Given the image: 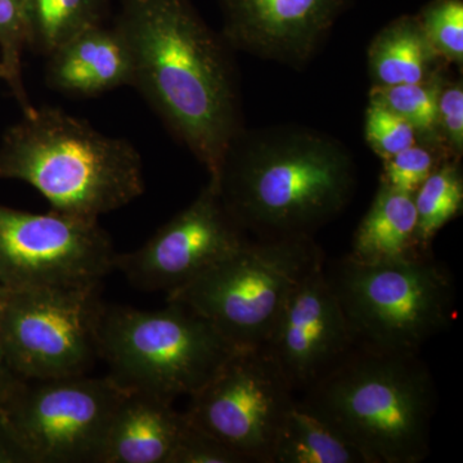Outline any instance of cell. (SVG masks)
<instances>
[{"label":"cell","instance_id":"22","mask_svg":"<svg viewBox=\"0 0 463 463\" xmlns=\"http://www.w3.org/2000/svg\"><path fill=\"white\" fill-rule=\"evenodd\" d=\"M443 81L440 72H438L422 83L392 85V87H374L373 85L370 91V99L383 103L395 114L404 118L408 123L412 124L416 132L419 133L420 142L437 146L446 152V149L441 147L438 137V100Z\"/></svg>","mask_w":463,"mask_h":463},{"label":"cell","instance_id":"23","mask_svg":"<svg viewBox=\"0 0 463 463\" xmlns=\"http://www.w3.org/2000/svg\"><path fill=\"white\" fill-rule=\"evenodd\" d=\"M29 42L27 0H0V66L3 80L16 99L24 114L33 106L23 80V54Z\"/></svg>","mask_w":463,"mask_h":463},{"label":"cell","instance_id":"8","mask_svg":"<svg viewBox=\"0 0 463 463\" xmlns=\"http://www.w3.org/2000/svg\"><path fill=\"white\" fill-rule=\"evenodd\" d=\"M99 288L5 289L0 350L23 380L88 373L99 356Z\"/></svg>","mask_w":463,"mask_h":463},{"label":"cell","instance_id":"21","mask_svg":"<svg viewBox=\"0 0 463 463\" xmlns=\"http://www.w3.org/2000/svg\"><path fill=\"white\" fill-rule=\"evenodd\" d=\"M458 160H446L413 194L417 213V242L430 254L432 240L462 212L463 178Z\"/></svg>","mask_w":463,"mask_h":463},{"label":"cell","instance_id":"30","mask_svg":"<svg viewBox=\"0 0 463 463\" xmlns=\"http://www.w3.org/2000/svg\"><path fill=\"white\" fill-rule=\"evenodd\" d=\"M21 381L23 379L17 377L14 371L9 368L5 356H3L2 350H0V410H3L9 398L16 392Z\"/></svg>","mask_w":463,"mask_h":463},{"label":"cell","instance_id":"20","mask_svg":"<svg viewBox=\"0 0 463 463\" xmlns=\"http://www.w3.org/2000/svg\"><path fill=\"white\" fill-rule=\"evenodd\" d=\"M109 3L111 0H27V48L47 57L75 33L105 24Z\"/></svg>","mask_w":463,"mask_h":463},{"label":"cell","instance_id":"27","mask_svg":"<svg viewBox=\"0 0 463 463\" xmlns=\"http://www.w3.org/2000/svg\"><path fill=\"white\" fill-rule=\"evenodd\" d=\"M438 137L450 158L461 160L463 152L462 80L443 81L438 100Z\"/></svg>","mask_w":463,"mask_h":463},{"label":"cell","instance_id":"3","mask_svg":"<svg viewBox=\"0 0 463 463\" xmlns=\"http://www.w3.org/2000/svg\"><path fill=\"white\" fill-rule=\"evenodd\" d=\"M0 179L29 183L53 212L99 221L145 192L138 149L61 109H33L0 142Z\"/></svg>","mask_w":463,"mask_h":463},{"label":"cell","instance_id":"9","mask_svg":"<svg viewBox=\"0 0 463 463\" xmlns=\"http://www.w3.org/2000/svg\"><path fill=\"white\" fill-rule=\"evenodd\" d=\"M125 392L109 374L23 380L3 416L27 463H96Z\"/></svg>","mask_w":463,"mask_h":463},{"label":"cell","instance_id":"2","mask_svg":"<svg viewBox=\"0 0 463 463\" xmlns=\"http://www.w3.org/2000/svg\"><path fill=\"white\" fill-rule=\"evenodd\" d=\"M232 218L260 240L313 237L354 196L352 155L298 127L241 130L213 181Z\"/></svg>","mask_w":463,"mask_h":463},{"label":"cell","instance_id":"5","mask_svg":"<svg viewBox=\"0 0 463 463\" xmlns=\"http://www.w3.org/2000/svg\"><path fill=\"white\" fill-rule=\"evenodd\" d=\"M355 346L419 354L446 331L453 317L455 285L431 254L364 263L346 255L326 268Z\"/></svg>","mask_w":463,"mask_h":463},{"label":"cell","instance_id":"1","mask_svg":"<svg viewBox=\"0 0 463 463\" xmlns=\"http://www.w3.org/2000/svg\"><path fill=\"white\" fill-rule=\"evenodd\" d=\"M114 26L132 58V87L214 181L243 129L231 45L190 0H120Z\"/></svg>","mask_w":463,"mask_h":463},{"label":"cell","instance_id":"12","mask_svg":"<svg viewBox=\"0 0 463 463\" xmlns=\"http://www.w3.org/2000/svg\"><path fill=\"white\" fill-rule=\"evenodd\" d=\"M214 182L134 251L116 252L114 270L134 288L166 294L192 281L246 242Z\"/></svg>","mask_w":463,"mask_h":463},{"label":"cell","instance_id":"18","mask_svg":"<svg viewBox=\"0 0 463 463\" xmlns=\"http://www.w3.org/2000/svg\"><path fill=\"white\" fill-rule=\"evenodd\" d=\"M438 61L416 16L392 21L368 48L374 87L422 83L438 74Z\"/></svg>","mask_w":463,"mask_h":463},{"label":"cell","instance_id":"7","mask_svg":"<svg viewBox=\"0 0 463 463\" xmlns=\"http://www.w3.org/2000/svg\"><path fill=\"white\" fill-rule=\"evenodd\" d=\"M323 261L313 237L246 241L166 301L203 317L237 349H255L267 343L291 292Z\"/></svg>","mask_w":463,"mask_h":463},{"label":"cell","instance_id":"17","mask_svg":"<svg viewBox=\"0 0 463 463\" xmlns=\"http://www.w3.org/2000/svg\"><path fill=\"white\" fill-rule=\"evenodd\" d=\"M421 254L412 194L381 184L355 232L349 257L364 263H380Z\"/></svg>","mask_w":463,"mask_h":463},{"label":"cell","instance_id":"32","mask_svg":"<svg viewBox=\"0 0 463 463\" xmlns=\"http://www.w3.org/2000/svg\"><path fill=\"white\" fill-rule=\"evenodd\" d=\"M0 79L3 80V69L2 66H0Z\"/></svg>","mask_w":463,"mask_h":463},{"label":"cell","instance_id":"28","mask_svg":"<svg viewBox=\"0 0 463 463\" xmlns=\"http://www.w3.org/2000/svg\"><path fill=\"white\" fill-rule=\"evenodd\" d=\"M170 463H245V459L215 438L194 428L187 420V428Z\"/></svg>","mask_w":463,"mask_h":463},{"label":"cell","instance_id":"24","mask_svg":"<svg viewBox=\"0 0 463 463\" xmlns=\"http://www.w3.org/2000/svg\"><path fill=\"white\" fill-rule=\"evenodd\" d=\"M416 17L439 60L462 67L463 0H431Z\"/></svg>","mask_w":463,"mask_h":463},{"label":"cell","instance_id":"11","mask_svg":"<svg viewBox=\"0 0 463 463\" xmlns=\"http://www.w3.org/2000/svg\"><path fill=\"white\" fill-rule=\"evenodd\" d=\"M188 422L242 457L270 463L294 389L265 347L237 349L205 385L191 395Z\"/></svg>","mask_w":463,"mask_h":463},{"label":"cell","instance_id":"4","mask_svg":"<svg viewBox=\"0 0 463 463\" xmlns=\"http://www.w3.org/2000/svg\"><path fill=\"white\" fill-rule=\"evenodd\" d=\"M298 403L349 440L368 463H420L430 453L437 390L419 354L355 346Z\"/></svg>","mask_w":463,"mask_h":463},{"label":"cell","instance_id":"15","mask_svg":"<svg viewBox=\"0 0 463 463\" xmlns=\"http://www.w3.org/2000/svg\"><path fill=\"white\" fill-rule=\"evenodd\" d=\"M44 58L45 83L69 97L90 99L133 84L132 58L115 26L88 27Z\"/></svg>","mask_w":463,"mask_h":463},{"label":"cell","instance_id":"14","mask_svg":"<svg viewBox=\"0 0 463 463\" xmlns=\"http://www.w3.org/2000/svg\"><path fill=\"white\" fill-rule=\"evenodd\" d=\"M349 0H221L232 50L303 67L325 42Z\"/></svg>","mask_w":463,"mask_h":463},{"label":"cell","instance_id":"29","mask_svg":"<svg viewBox=\"0 0 463 463\" xmlns=\"http://www.w3.org/2000/svg\"><path fill=\"white\" fill-rule=\"evenodd\" d=\"M0 463H27L0 410Z\"/></svg>","mask_w":463,"mask_h":463},{"label":"cell","instance_id":"16","mask_svg":"<svg viewBox=\"0 0 463 463\" xmlns=\"http://www.w3.org/2000/svg\"><path fill=\"white\" fill-rule=\"evenodd\" d=\"M187 428L173 402L127 390L116 407L96 463H170Z\"/></svg>","mask_w":463,"mask_h":463},{"label":"cell","instance_id":"10","mask_svg":"<svg viewBox=\"0 0 463 463\" xmlns=\"http://www.w3.org/2000/svg\"><path fill=\"white\" fill-rule=\"evenodd\" d=\"M115 257L99 221L0 205V285L8 291L99 288Z\"/></svg>","mask_w":463,"mask_h":463},{"label":"cell","instance_id":"6","mask_svg":"<svg viewBox=\"0 0 463 463\" xmlns=\"http://www.w3.org/2000/svg\"><path fill=\"white\" fill-rule=\"evenodd\" d=\"M166 304L160 310L103 307L99 349L121 388L174 402L203 388L237 347L188 307Z\"/></svg>","mask_w":463,"mask_h":463},{"label":"cell","instance_id":"25","mask_svg":"<svg viewBox=\"0 0 463 463\" xmlns=\"http://www.w3.org/2000/svg\"><path fill=\"white\" fill-rule=\"evenodd\" d=\"M446 160H450V157L443 149L428 143H416L383 160L381 184L413 196L423 182Z\"/></svg>","mask_w":463,"mask_h":463},{"label":"cell","instance_id":"19","mask_svg":"<svg viewBox=\"0 0 463 463\" xmlns=\"http://www.w3.org/2000/svg\"><path fill=\"white\" fill-rule=\"evenodd\" d=\"M270 463H368L364 453L330 423L300 404L286 414Z\"/></svg>","mask_w":463,"mask_h":463},{"label":"cell","instance_id":"31","mask_svg":"<svg viewBox=\"0 0 463 463\" xmlns=\"http://www.w3.org/2000/svg\"><path fill=\"white\" fill-rule=\"evenodd\" d=\"M5 288L0 285V303H2L3 298H5Z\"/></svg>","mask_w":463,"mask_h":463},{"label":"cell","instance_id":"13","mask_svg":"<svg viewBox=\"0 0 463 463\" xmlns=\"http://www.w3.org/2000/svg\"><path fill=\"white\" fill-rule=\"evenodd\" d=\"M263 347L295 392H306L354 349L325 261L291 292Z\"/></svg>","mask_w":463,"mask_h":463},{"label":"cell","instance_id":"26","mask_svg":"<svg viewBox=\"0 0 463 463\" xmlns=\"http://www.w3.org/2000/svg\"><path fill=\"white\" fill-rule=\"evenodd\" d=\"M364 133L365 141L381 160L420 142L412 124L373 99L365 111Z\"/></svg>","mask_w":463,"mask_h":463}]
</instances>
